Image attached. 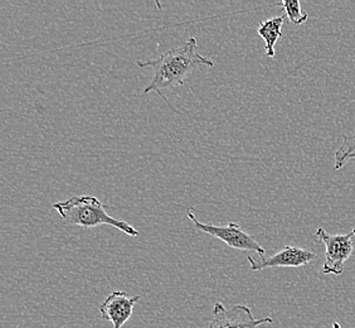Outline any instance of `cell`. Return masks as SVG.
Listing matches in <instances>:
<instances>
[{"mask_svg":"<svg viewBox=\"0 0 355 328\" xmlns=\"http://www.w3.org/2000/svg\"><path fill=\"white\" fill-rule=\"evenodd\" d=\"M187 215H188V219L191 220L193 226L199 231L223 241L225 244L233 249L242 250V252H250V253H257L260 256H265V254H266L265 249L256 240L253 239L250 233L243 231L239 224L230 222L227 226H214L207 224V222H202L194 215V208H189L187 211Z\"/></svg>","mask_w":355,"mask_h":328,"instance_id":"obj_3","label":"cell"},{"mask_svg":"<svg viewBox=\"0 0 355 328\" xmlns=\"http://www.w3.org/2000/svg\"><path fill=\"white\" fill-rule=\"evenodd\" d=\"M277 6L284 8L285 15L288 18V21L291 22L295 26H300L302 23L308 21V13L302 12L299 0H284Z\"/></svg>","mask_w":355,"mask_h":328,"instance_id":"obj_10","label":"cell"},{"mask_svg":"<svg viewBox=\"0 0 355 328\" xmlns=\"http://www.w3.org/2000/svg\"><path fill=\"white\" fill-rule=\"evenodd\" d=\"M141 69L151 67L155 71V76L150 85L144 90V94L155 91L168 103L165 90H173L183 86L194 69L200 67H213L214 62L198 52L197 38H191L184 44L166 51L159 58L149 61H137Z\"/></svg>","mask_w":355,"mask_h":328,"instance_id":"obj_1","label":"cell"},{"mask_svg":"<svg viewBox=\"0 0 355 328\" xmlns=\"http://www.w3.org/2000/svg\"><path fill=\"white\" fill-rule=\"evenodd\" d=\"M271 317L254 318L252 311L245 304H236L231 309L217 302L213 307V315L208 328H257L262 325H271Z\"/></svg>","mask_w":355,"mask_h":328,"instance_id":"obj_5","label":"cell"},{"mask_svg":"<svg viewBox=\"0 0 355 328\" xmlns=\"http://www.w3.org/2000/svg\"><path fill=\"white\" fill-rule=\"evenodd\" d=\"M316 236L325 245V263L321 268V273L325 275H340L345 261L350 258L354 250V243L352 239L355 236V229L344 235H330L320 227Z\"/></svg>","mask_w":355,"mask_h":328,"instance_id":"obj_4","label":"cell"},{"mask_svg":"<svg viewBox=\"0 0 355 328\" xmlns=\"http://www.w3.org/2000/svg\"><path fill=\"white\" fill-rule=\"evenodd\" d=\"M316 259V254L309 252L296 246H285L281 252L272 256H261L260 259H254L248 256L250 268L252 272H261L268 268H299L306 265Z\"/></svg>","mask_w":355,"mask_h":328,"instance_id":"obj_6","label":"cell"},{"mask_svg":"<svg viewBox=\"0 0 355 328\" xmlns=\"http://www.w3.org/2000/svg\"><path fill=\"white\" fill-rule=\"evenodd\" d=\"M53 208L71 225L81 226L83 229L110 225L132 238L140 235L139 230L129 222L110 216L106 205L94 196H73L66 201L57 202Z\"/></svg>","mask_w":355,"mask_h":328,"instance_id":"obj_2","label":"cell"},{"mask_svg":"<svg viewBox=\"0 0 355 328\" xmlns=\"http://www.w3.org/2000/svg\"><path fill=\"white\" fill-rule=\"evenodd\" d=\"M141 300V295H129L126 292L115 290L100 306V313L103 320L109 321L112 328H123L130 320L134 308Z\"/></svg>","mask_w":355,"mask_h":328,"instance_id":"obj_7","label":"cell"},{"mask_svg":"<svg viewBox=\"0 0 355 328\" xmlns=\"http://www.w3.org/2000/svg\"><path fill=\"white\" fill-rule=\"evenodd\" d=\"M333 328H342V326L339 325V322H334V323H333Z\"/></svg>","mask_w":355,"mask_h":328,"instance_id":"obj_11","label":"cell"},{"mask_svg":"<svg viewBox=\"0 0 355 328\" xmlns=\"http://www.w3.org/2000/svg\"><path fill=\"white\" fill-rule=\"evenodd\" d=\"M285 14L280 17H275L271 19L262 22L257 29V33L265 41V49L267 57H275V46L282 37V26L285 22Z\"/></svg>","mask_w":355,"mask_h":328,"instance_id":"obj_8","label":"cell"},{"mask_svg":"<svg viewBox=\"0 0 355 328\" xmlns=\"http://www.w3.org/2000/svg\"><path fill=\"white\" fill-rule=\"evenodd\" d=\"M350 159H355V134L352 137L344 136L343 143L335 153V171L340 170Z\"/></svg>","mask_w":355,"mask_h":328,"instance_id":"obj_9","label":"cell"}]
</instances>
